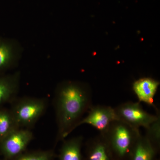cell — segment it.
<instances>
[{"label":"cell","mask_w":160,"mask_h":160,"mask_svg":"<svg viewBox=\"0 0 160 160\" xmlns=\"http://www.w3.org/2000/svg\"><path fill=\"white\" fill-rule=\"evenodd\" d=\"M102 134L105 137L115 160H129L141 133L139 129L116 120Z\"/></svg>","instance_id":"2"},{"label":"cell","mask_w":160,"mask_h":160,"mask_svg":"<svg viewBox=\"0 0 160 160\" xmlns=\"http://www.w3.org/2000/svg\"><path fill=\"white\" fill-rule=\"evenodd\" d=\"M33 138L30 129H14L0 142V154L4 159L13 160L26 151Z\"/></svg>","instance_id":"5"},{"label":"cell","mask_w":160,"mask_h":160,"mask_svg":"<svg viewBox=\"0 0 160 160\" xmlns=\"http://www.w3.org/2000/svg\"><path fill=\"white\" fill-rule=\"evenodd\" d=\"M118 120L134 128L146 129L160 116V111L152 115L145 111L140 102H129L122 103L114 108Z\"/></svg>","instance_id":"4"},{"label":"cell","mask_w":160,"mask_h":160,"mask_svg":"<svg viewBox=\"0 0 160 160\" xmlns=\"http://www.w3.org/2000/svg\"><path fill=\"white\" fill-rule=\"evenodd\" d=\"M19 75L0 76V106L11 103L17 98Z\"/></svg>","instance_id":"10"},{"label":"cell","mask_w":160,"mask_h":160,"mask_svg":"<svg viewBox=\"0 0 160 160\" xmlns=\"http://www.w3.org/2000/svg\"><path fill=\"white\" fill-rule=\"evenodd\" d=\"M159 152L148 139L141 134L135 145L129 160H155Z\"/></svg>","instance_id":"11"},{"label":"cell","mask_w":160,"mask_h":160,"mask_svg":"<svg viewBox=\"0 0 160 160\" xmlns=\"http://www.w3.org/2000/svg\"><path fill=\"white\" fill-rule=\"evenodd\" d=\"M85 160H115L105 137L99 133L86 142Z\"/></svg>","instance_id":"7"},{"label":"cell","mask_w":160,"mask_h":160,"mask_svg":"<svg viewBox=\"0 0 160 160\" xmlns=\"http://www.w3.org/2000/svg\"><path fill=\"white\" fill-rule=\"evenodd\" d=\"M6 160L4 159H2V160Z\"/></svg>","instance_id":"17"},{"label":"cell","mask_w":160,"mask_h":160,"mask_svg":"<svg viewBox=\"0 0 160 160\" xmlns=\"http://www.w3.org/2000/svg\"><path fill=\"white\" fill-rule=\"evenodd\" d=\"M53 105L58 126L57 144L66 139L76 129L83 116L92 106L91 90L84 84L66 82L57 89Z\"/></svg>","instance_id":"1"},{"label":"cell","mask_w":160,"mask_h":160,"mask_svg":"<svg viewBox=\"0 0 160 160\" xmlns=\"http://www.w3.org/2000/svg\"><path fill=\"white\" fill-rule=\"evenodd\" d=\"M13 52L8 43L0 41V71L7 69L11 64Z\"/></svg>","instance_id":"15"},{"label":"cell","mask_w":160,"mask_h":160,"mask_svg":"<svg viewBox=\"0 0 160 160\" xmlns=\"http://www.w3.org/2000/svg\"><path fill=\"white\" fill-rule=\"evenodd\" d=\"M88 115L82 118L76 128L83 124H88L94 127L103 134L112 122L118 120L114 108L104 105H92L88 112Z\"/></svg>","instance_id":"6"},{"label":"cell","mask_w":160,"mask_h":160,"mask_svg":"<svg viewBox=\"0 0 160 160\" xmlns=\"http://www.w3.org/2000/svg\"><path fill=\"white\" fill-rule=\"evenodd\" d=\"M9 109L0 106V142L12 131L17 129Z\"/></svg>","instance_id":"12"},{"label":"cell","mask_w":160,"mask_h":160,"mask_svg":"<svg viewBox=\"0 0 160 160\" xmlns=\"http://www.w3.org/2000/svg\"><path fill=\"white\" fill-rule=\"evenodd\" d=\"M83 140L82 136L63 140L58 155L59 160H85L82 151Z\"/></svg>","instance_id":"9"},{"label":"cell","mask_w":160,"mask_h":160,"mask_svg":"<svg viewBox=\"0 0 160 160\" xmlns=\"http://www.w3.org/2000/svg\"><path fill=\"white\" fill-rule=\"evenodd\" d=\"M11 112L19 128L30 129L44 114L48 101L44 98H16L11 103Z\"/></svg>","instance_id":"3"},{"label":"cell","mask_w":160,"mask_h":160,"mask_svg":"<svg viewBox=\"0 0 160 160\" xmlns=\"http://www.w3.org/2000/svg\"><path fill=\"white\" fill-rule=\"evenodd\" d=\"M155 160H160L159 159L157 158Z\"/></svg>","instance_id":"16"},{"label":"cell","mask_w":160,"mask_h":160,"mask_svg":"<svg viewBox=\"0 0 160 160\" xmlns=\"http://www.w3.org/2000/svg\"><path fill=\"white\" fill-rule=\"evenodd\" d=\"M56 157L53 149L26 150L13 160H54Z\"/></svg>","instance_id":"13"},{"label":"cell","mask_w":160,"mask_h":160,"mask_svg":"<svg viewBox=\"0 0 160 160\" xmlns=\"http://www.w3.org/2000/svg\"><path fill=\"white\" fill-rule=\"evenodd\" d=\"M159 82L150 78L139 79L133 83L132 89L139 102H143L158 109L154 104V98L159 86Z\"/></svg>","instance_id":"8"},{"label":"cell","mask_w":160,"mask_h":160,"mask_svg":"<svg viewBox=\"0 0 160 160\" xmlns=\"http://www.w3.org/2000/svg\"><path fill=\"white\" fill-rule=\"evenodd\" d=\"M146 137L155 148L160 150V116L156 121L146 128Z\"/></svg>","instance_id":"14"}]
</instances>
